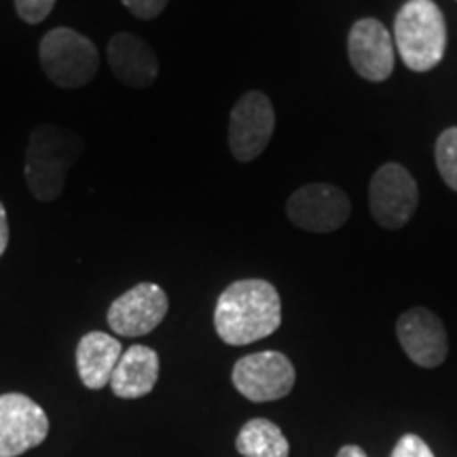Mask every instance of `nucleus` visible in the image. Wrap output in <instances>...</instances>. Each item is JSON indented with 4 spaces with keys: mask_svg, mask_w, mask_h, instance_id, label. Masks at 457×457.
<instances>
[{
    "mask_svg": "<svg viewBox=\"0 0 457 457\" xmlns=\"http://www.w3.org/2000/svg\"><path fill=\"white\" fill-rule=\"evenodd\" d=\"M121 3L134 17L151 21L163 13V9L168 7L170 0H121Z\"/></svg>",
    "mask_w": 457,
    "mask_h": 457,
    "instance_id": "obj_20",
    "label": "nucleus"
},
{
    "mask_svg": "<svg viewBox=\"0 0 457 457\" xmlns=\"http://www.w3.org/2000/svg\"><path fill=\"white\" fill-rule=\"evenodd\" d=\"M231 379L244 398L271 403L293 392L296 373L282 352H256L237 360Z\"/></svg>",
    "mask_w": 457,
    "mask_h": 457,
    "instance_id": "obj_7",
    "label": "nucleus"
},
{
    "mask_svg": "<svg viewBox=\"0 0 457 457\" xmlns=\"http://www.w3.org/2000/svg\"><path fill=\"white\" fill-rule=\"evenodd\" d=\"M420 204V188L413 174L400 163H386L369 185V210L375 222L387 231H398L413 219Z\"/></svg>",
    "mask_w": 457,
    "mask_h": 457,
    "instance_id": "obj_5",
    "label": "nucleus"
},
{
    "mask_svg": "<svg viewBox=\"0 0 457 457\" xmlns=\"http://www.w3.org/2000/svg\"><path fill=\"white\" fill-rule=\"evenodd\" d=\"M85 153V142L72 129L60 125H38L32 129L26 151L24 174L32 197L55 202L64 193L68 170Z\"/></svg>",
    "mask_w": 457,
    "mask_h": 457,
    "instance_id": "obj_2",
    "label": "nucleus"
},
{
    "mask_svg": "<svg viewBox=\"0 0 457 457\" xmlns=\"http://www.w3.org/2000/svg\"><path fill=\"white\" fill-rule=\"evenodd\" d=\"M337 457H369V455L364 453V451L360 449L358 445H345V447L339 449V453H337Z\"/></svg>",
    "mask_w": 457,
    "mask_h": 457,
    "instance_id": "obj_22",
    "label": "nucleus"
},
{
    "mask_svg": "<svg viewBox=\"0 0 457 457\" xmlns=\"http://www.w3.org/2000/svg\"><path fill=\"white\" fill-rule=\"evenodd\" d=\"M436 168L451 191L457 193V128L445 129L434 146Z\"/></svg>",
    "mask_w": 457,
    "mask_h": 457,
    "instance_id": "obj_17",
    "label": "nucleus"
},
{
    "mask_svg": "<svg viewBox=\"0 0 457 457\" xmlns=\"http://www.w3.org/2000/svg\"><path fill=\"white\" fill-rule=\"evenodd\" d=\"M159 379V356L146 345H131L119 358L111 377V390L119 398H140L153 392Z\"/></svg>",
    "mask_w": 457,
    "mask_h": 457,
    "instance_id": "obj_14",
    "label": "nucleus"
},
{
    "mask_svg": "<svg viewBox=\"0 0 457 457\" xmlns=\"http://www.w3.org/2000/svg\"><path fill=\"white\" fill-rule=\"evenodd\" d=\"M236 447L244 457H288L290 453L282 428L261 417L245 421L236 438Z\"/></svg>",
    "mask_w": 457,
    "mask_h": 457,
    "instance_id": "obj_16",
    "label": "nucleus"
},
{
    "mask_svg": "<svg viewBox=\"0 0 457 457\" xmlns=\"http://www.w3.org/2000/svg\"><path fill=\"white\" fill-rule=\"evenodd\" d=\"M57 0H15V11L26 24L37 26L49 17Z\"/></svg>",
    "mask_w": 457,
    "mask_h": 457,
    "instance_id": "obj_18",
    "label": "nucleus"
},
{
    "mask_svg": "<svg viewBox=\"0 0 457 457\" xmlns=\"http://www.w3.org/2000/svg\"><path fill=\"white\" fill-rule=\"evenodd\" d=\"M286 214L303 231L333 233L350 219L352 204L341 188L328 182H312L288 197Z\"/></svg>",
    "mask_w": 457,
    "mask_h": 457,
    "instance_id": "obj_8",
    "label": "nucleus"
},
{
    "mask_svg": "<svg viewBox=\"0 0 457 457\" xmlns=\"http://www.w3.org/2000/svg\"><path fill=\"white\" fill-rule=\"evenodd\" d=\"M45 77L57 87L77 89L91 83L98 74L100 55L96 45L72 28H54L38 47Z\"/></svg>",
    "mask_w": 457,
    "mask_h": 457,
    "instance_id": "obj_4",
    "label": "nucleus"
},
{
    "mask_svg": "<svg viewBox=\"0 0 457 457\" xmlns=\"http://www.w3.org/2000/svg\"><path fill=\"white\" fill-rule=\"evenodd\" d=\"M170 301L162 286L142 282L108 307V327L121 337H142L155 330L168 316Z\"/></svg>",
    "mask_w": 457,
    "mask_h": 457,
    "instance_id": "obj_10",
    "label": "nucleus"
},
{
    "mask_svg": "<svg viewBox=\"0 0 457 457\" xmlns=\"http://www.w3.org/2000/svg\"><path fill=\"white\" fill-rule=\"evenodd\" d=\"M276 129V112L262 91H248L228 117V148L239 163H250L270 146Z\"/></svg>",
    "mask_w": 457,
    "mask_h": 457,
    "instance_id": "obj_6",
    "label": "nucleus"
},
{
    "mask_svg": "<svg viewBox=\"0 0 457 457\" xmlns=\"http://www.w3.org/2000/svg\"><path fill=\"white\" fill-rule=\"evenodd\" d=\"M394 38L404 66L415 72L432 71L447 49L443 11L434 0H407L394 21Z\"/></svg>",
    "mask_w": 457,
    "mask_h": 457,
    "instance_id": "obj_3",
    "label": "nucleus"
},
{
    "mask_svg": "<svg viewBox=\"0 0 457 457\" xmlns=\"http://www.w3.org/2000/svg\"><path fill=\"white\" fill-rule=\"evenodd\" d=\"M390 457H434V453L424 438H420L417 434H404Z\"/></svg>",
    "mask_w": 457,
    "mask_h": 457,
    "instance_id": "obj_19",
    "label": "nucleus"
},
{
    "mask_svg": "<svg viewBox=\"0 0 457 457\" xmlns=\"http://www.w3.org/2000/svg\"><path fill=\"white\" fill-rule=\"evenodd\" d=\"M49 434V417L26 394L0 396V457H17L38 447Z\"/></svg>",
    "mask_w": 457,
    "mask_h": 457,
    "instance_id": "obj_9",
    "label": "nucleus"
},
{
    "mask_svg": "<svg viewBox=\"0 0 457 457\" xmlns=\"http://www.w3.org/2000/svg\"><path fill=\"white\" fill-rule=\"evenodd\" d=\"M282 324V299L265 279H239L216 301L214 328L227 345H248L276 333Z\"/></svg>",
    "mask_w": 457,
    "mask_h": 457,
    "instance_id": "obj_1",
    "label": "nucleus"
},
{
    "mask_svg": "<svg viewBox=\"0 0 457 457\" xmlns=\"http://www.w3.org/2000/svg\"><path fill=\"white\" fill-rule=\"evenodd\" d=\"M108 66L119 83L134 89L151 87L157 81L159 60L145 38L131 32H119L108 41Z\"/></svg>",
    "mask_w": 457,
    "mask_h": 457,
    "instance_id": "obj_13",
    "label": "nucleus"
},
{
    "mask_svg": "<svg viewBox=\"0 0 457 457\" xmlns=\"http://www.w3.org/2000/svg\"><path fill=\"white\" fill-rule=\"evenodd\" d=\"M396 337L417 367L436 369L447 360L449 339L443 320L426 307L404 312L396 322Z\"/></svg>",
    "mask_w": 457,
    "mask_h": 457,
    "instance_id": "obj_11",
    "label": "nucleus"
},
{
    "mask_svg": "<svg viewBox=\"0 0 457 457\" xmlns=\"http://www.w3.org/2000/svg\"><path fill=\"white\" fill-rule=\"evenodd\" d=\"M350 64L360 77L381 83L394 72V43L390 30L373 17H364L352 26L347 37Z\"/></svg>",
    "mask_w": 457,
    "mask_h": 457,
    "instance_id": "obj_12",
    "label": "nucleus"
},
{
    "mask_svg": "<svg viewBox=\"0 0 457 457\" xmlns=\"http://www.w3.org/2000/svg\"><path fill=\"white\" fill-rule=\"evenodd\" d=\"M9 245V219H7V210H4L3 202H0V256L4 254Z\"/></svg>",
    "mask_w": 457,
    "mask_h": 457,
    "instance_id": "obj_21",
    "label": "nucleus"
},
{
    "mask_svg": "<svg viewBox=\"0 0 457 457\" xmlns=\"http://www.w3.org/2000/svg\"><path fill=\"white\" fill-rule=\"evenodd\" d=\"M121 353V341L114 339L112 335L100 333V330L85 335L77 345V370L85 387L102 390L111 384L112 370Z\"/></svg>",
    "mask_w": 457,
    "mask_h": 457,
    "instance_id": "obj_15",
    "label": "nucleus"
}]
</instances>
